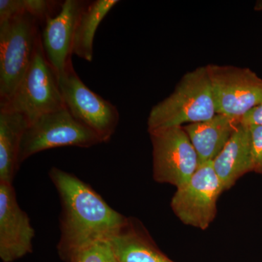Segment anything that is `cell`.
Instances as JSON below:
<instances>
[{
    "mask_svg": "<svg viewBox=\"0 0 262 262\" xmlns=\"http://www.w3.org/2000/svg\"><path fill=\"white\" fill-rule=\"evenodd\" d=\"M62 204L58 251L63 260L80 248L111 238L128 222L87 184L61 169L50 172Z\"/></svg>",
    "mask_w": 262,
    "mask_h": 262,
    "instance_id": "obj_1",
    "label": "cell"
},
{
    "mask_svg": "<svg viewBox=\"0 0 262 262\" xmlns=\"http://www.w3.org/2000/svg\"><path fill=\"white\" fill-rule=\"evenodd\" d=\"M216 114L208 69L200 67L183 76L173 92L153 106L148 132L207 121Z\"/></svg>",
    "mask_w": 262,
    "mask_h": 262,
    "instance_id": "obj_2",
    "label": "cell"
},
{
    "mask_svg": "<svg viewBox=\"0 0 262 262\" xmlns=\"http://www.w3.org/2000/svg\"><path fill=\"white\" fill-rule=\"evenodd\" d=\"M39 35L37 20L27 13L0 23V104L9 101L21 82Z\"/></svg>",
    "mask_w": 262,
    "mask_h": 262,
    "instance_id": "obj_3",
    "label": "cell"
},
{
    "mask_svg": "<svg viewBox=\"0 0 262 262\" xmlns=\"http://www.w3.org/2000/svg\"><path fill=\"white\" fill-rule=\"evenodd\" d=\"M0 108L21 114L29 124L50 112L66 108L56 72L43 49L41 34L28 70L14 94Z\"/></svg>",
    "mask_w": 262,
    "mask_h": 262,
    "instance_id": "obj_4",
    "label": "cell"
},
{
    "mask_svg": "<svg viewBox=\"0 0 262 262\" xmlns=\"http://www.w3.org/2000/svg\"><path fill=\"white\" fill-rule=\"evenodd\" d=\"M101 143L96 133L77 121L67 108H60L29 124L22 137L19 163L45 150L68 146L88 148Z\"/></svg>",
    "mask_w": 262,
    "mask_h": 262,
    "instance_id": "obj_5",
    "label": "cell"
},
{
    "mask_svg": "<svg viewBox=\"0 0 262 262\" xmlns=\"http://www.w3.org/2000/svg\"><path fill=\"white\" fill-rule=\"evenodd\" d=\"M58 81L65 107L71 115L96 133L103 143L110 141L120 120L116 106L89 89L76 73L73 63Z\"/></svg>",
    "mask_w": 262,
    "mask_h": 262,
    "instance_id": "obj_6",
    "label": "cell"
},
{
    "mask_svg": "<svg viewBox=\"0 0 262 262\" xmlns=\"http://www.w3.org/2000/svg\"><path fill=\"white\" fill-rule=\"evenodd\" d=\"M149 134L155 180L172 184L177 189L185 185L198 170L199 160L184 127H164Z\"/></svg>",
    "mask_w": 262,
    "mask_h": 262,
    "instance_id": "obj_7",
    "label": "cell"
},
{
    "mask_svg": "<svg viewBox=\"0 0 262 262\" xmlns=\"http://www.w3.org/2000/svg\"><path fill=\"white\" fill-rule=\"evenodd\" d=\"M217 114L241 119L262 104V78L249 68L207 65Z\"/></svg>",
    "mask_w": 262,
    "mask_h": 262,
    "instance_id": "obj_8",
    "label": "cell"
},
{
    "mask_svg": "<svg viewBox=\"0 0 262 262\" xmlns=\"http://www.w3.org/2000/svg\"><path fill=\"white\" fill-rule=\"evenodd\" d=\"M223 192L212 162L203 164L185 185L177 189L172 210L185 225L206 229L214 220L217 201Z\"/></svg>",
    "mask_w": 262,
    "mask_h": 262,
    "instance_id": "obj_9",
    "label": "cell"
},
{
    "mask_svg": "<svg viewBox=\"0 0 262 262\" xmlns=\"http://www.w3.org/2000/svg\"><path fill=\"white\" fill-rule=\"evenodd\" d=\"M34 229L17 201L13 184L0 182V257L12 262L32 253Z\"/></svg>",
    "mask_w": 262,
    "mask_h": 262,
    "instance_id": "obj_10",
    "label": "cell"
},
{
    "mask_svg": "<svg viewBox=\"0 0 262 262\" xmlns=\"http://www.w3.org/2000/svg\"><path fill=\"white\" fill-rule=\"evenodd\" d=\"M88 2L66 0L61 9L44 24L41 41L45 54L59 78L72 65V48L76 25Z\"/></svg>",
    "mask_w": 262,
    "mask_h": 262,
    "instance_id": "obj_11",
    "label": "cell"
},
{
    "mask_svg": "<svg viewBox=\"0 0 262 262\" xmlns=\"http://www.w3.org/2000/svg\"><path fill=\"white\" fill-rule=\"evenodd\" d=\"M224 191L245 174L253 172L252 144L249 126L241 123L224 149L212 161Z\"/></svg>",
    "mask_w": 262,
    "mask_h": 262,
    "instance_id": "obj_12",
    "label": "cell"
},
{
    "mask_svg": "<svg viewBox=\"0 0 262 262\" xmlns=\"http://www.w3.org/2000/svg\"><path fill=\"white\" fill-rule=\"evenodd\" d=\"M241 119L216 114L207 121L184 125L199 160V165L215 159L241 124Z\"/></svg>",
    "mask_w": 262,
    "mask_h": 262,
    "instance_id": "obj_13",
    "label": "cell"
},
{
    "mask_svg": "<svg viewBox=\"0 0 262 262\" xmlns=\"http://www.w3.org/2000/svg\"><path fill=\"white\" fill-rule=\"evenodd\" d=\"M28 125L21 114L0 108V182L13 184L20 166L22 137Z\"/></svg>",
    "mask_w": 262,
    "mask_h": 262,
    "instance_id": "obj_14",
    "label": "cell"
},
{
    "mask_svg": "<svg viewBox=\"0 0 262 262\" xmlns=\"http://www.w3.org/2000/svg\"><path fill=\"white\" fill-rule=\"evenodd\" d=\"M108 241L119 262H175L164 254L149 235L129 220Z\"/></svg>",
    "mask_w": 262,
    "mask_h": 262,
    "instance_id": "obj_15",
    "label": "cell"
},
{
    "mask_svg": "<svg viewBox=\"0 0 262 262\" xmlns=\"http://www.w3.org/2000/svg\"><path fill=\"white\" fill-rule=\"evenodd\" d=\"M118 0H96L88 2L77 20L74 35L72 53L91 62L94 57V40L98 26Z\"/></svg>",
    "mask_w": 262,
    "mask_h": 262,
    "instance_id": "obj_16",
    "label": "cell"
},
{
    "mask_svg": "<svg viewBox=\"0 0 262 262\" xmlns=\"http://www.w3.org/2000/svg\"><path fill=\"white\" fill-rule=\"evenodd\" d=\"M67 262H119L108 239L96 241L80 248L65 260Z\"/></svg>",
    "mask_w": 262,
    "mask_h": 262,
    "instance_id": "obj_17",
    "label": "cell"
},
{
    "mask_svg": "<svg viewBox=\"0 0 262 262\" xmlns=\"http://www.w3.org/2000/svg\"><path fill=\"white\" fill-rule=\"evenodd\" d=\"M23 10L25 13L32 15L38 22L44 24L53 13L61 7V2L52 0H22Z\"/></svg>",
    "mask_w": 262,
    "mask_h": 262,
    "instance_id": "obj_18",
    "label": "cell"
},
{
    "mask_svg": "<svg viewBox=\"0 0 262 262\" xmlns=\"http://www.w3.org/2000/svg\"><path fill=\"white\" fill-rule=\"evenodd\" d=\"M253 162V172L262 175V125H249Z\"/></svg>",
    "mask_w": 262,
    "mask_h": 262,
    "instance_id": "obj_19",
    "label": "cell"
},
{
    "mask_svg": "<svg viewBox=\"0 0 262 262\" xmlns=\"http://www.w3.org/2000/svg\"><path fill=\"white\" fill-rule=\"evenodd\" d=\"M22 13H25L22 0H0V23L7 21Z\"/></svg>",
    "mask_w": 262,
    "mask_h": 262,
    "instance_id": "obj_20",
    "label": "cell"
},
{
    "mask_svg": "<svg viewBox=\"0 0 262 262\" xmlns=\"http://www.w3.org/2000/svg\"><path fill=\"white\" fill-rule=\"evenodd\" d=\"M241 123L245 125H262V104L256 106L241 118Z\"/></svg>",
    "mask_w": 262,
    "mask_h": 262,
    "instance_id": "obj_21",
    "label": "cell"
},
{
    "mask_svg": "<svg viewBox=\"0 0 262 262\" xmlns=\"http://www.w3.org/2000/svg\"><path fill=\"white\" fill-rule=\"evenodd\" d=\"M254 9L256 10H259V11H261L262 10V1H258L256 3V5H255Z\"/></svg>",
    "mask_w": 262,
    "mask_h": 262,
    "instance_id": "obj_22",
    "label": "cell"
}]
</instances>
